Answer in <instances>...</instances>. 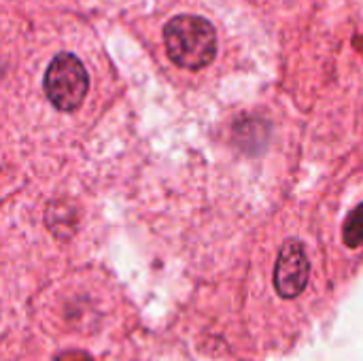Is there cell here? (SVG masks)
<instances>
[{"label":"cell","instance_id":"cell-5","mask_svg":"<svg viewBox=\"0 0 363 361\" xmlns=\"http://www.w3.org/2000/svg\"><path fill=\"white\" fill-rule=\"evenodd\" d=\"M345 245L349 249H359L363 245V204H359L347 219L345 232H342Z\"/></svg>","mask_w":363,"mask_h":361},{"label":"cell","instance_id":"cell-4","mask_svg":"<svg viewBox=\"0 0 363 361\" xmlns=\"http://www.w3.org/2000/svg\"><path fill=\"white\" fill-rule=\"evenodd\" d=\"M45 219H47V228L57 238H70L77 230V223H79L77 209L70 202H51Z\"/></svg>","mask_w":363,"mask_h":361},{"label":"cell","instance_id":"cell-3","mask_svg":"<svg viewBox=\"0 0 363 361\" xmlns=\"http://www.w3.org/2000/svg\"><path fill=\"white\" fill-rule=\"evenodd\" d=\"M308 277H311V262L304 251V245L298 240H287L281 247L274 268V287L279 296L285 300L298 298L306 289Z\"/></svg>","mask_w":363,"mask_h":361},{"label":"cell","instance_id":"cell-2","mask_svg":"<svg viewBox=\"0 0 363 361\" xmlns=\"http://www.w3.org/2000/svg\"><path fill=\"white\" fill-rule=\"evenodd\" d=\"M89 77L83 62L72 53H57L45 72V94L60 111H74L83 104Z\"/></svg>","mask_w":363,"mask_h":361},{"label":"cell","instance_id":"cell-1","mask_svg":"<svg viewBox=\"0 0 363 361\" xmlns=\"http://www.w3.org/2000/svg\"><path fill=\"white\" fill-rule=\"evenodd\" d=\"M164 43L170 60L187 70L206 68L217 55V34L208 19L177 15L164 28Z\"/></svg>","mask_w":363,"mask_h":361}]
</instances>
